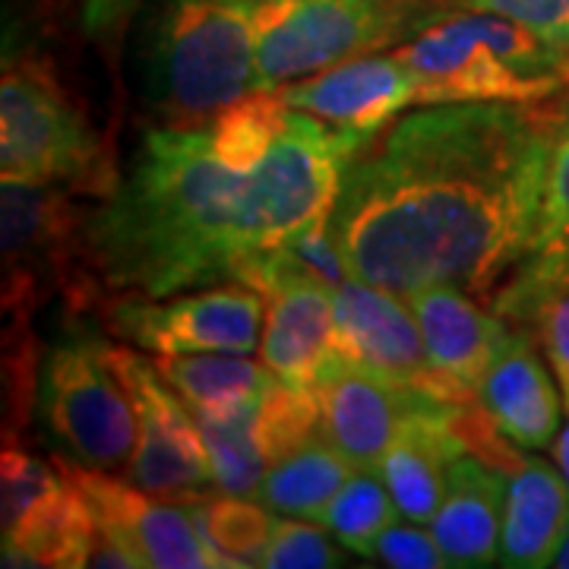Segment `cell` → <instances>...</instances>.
<instances>
[{"label":"cell","instance_id":"1","mask_svg":"<svg viewBox=\"0 0 569 569\" xmlns=\"http://www.w3.org/2000/svg\"><path fill=\"white\" fill-rule=\"evenodd\" d=\"M560 102L427 104L370 137L329 216L348 276L399 298L427 284L497 295L535 250Z\"/></svg>","mask_w":569,"mask_h":569},{"label":"cell","instance_id":"2","mask_svg":"<svg viewBox=\"0 0 569 569\" xmlns=\"http://www.w3.org/2000/svg\"><path fill=\"white\" fill-rule=\"evenodd\" d=\"M365 140L291 108L253 168L224 164L209 130L152 127L102 206L82 219V263L111 295L168 298L238 282L266 250L329 222Z\"/></svg>","mask_w":569,"mask_h":569},{"label":"cell","instance_id":"3","mask_svg":"<svg viewBox=\"0 0 569 569\" xmlns=\"http://www.w3.org/2000/svg\"><path fill=\"white\" fill-rule=\"evenodd\" d=\"M263 0H156L142 32V92L164 127H209L257 92Z\"/></svg>","mask_w":569,"mask_h":569},{"label":"cell","instance_id":"4","mask_svg":"<svg viewBox=\"0 0 569 569\" xmlns=\"http://www.w3.org/2000/svg\"><path fill=\"white\" fill-rule=\"evenodd\" d=\"M440 10L425 0H263L257 17V89L415 39Z\"/></svg>","mask_w":569,"mask_h":569},{"label":"cell","instance_id":"5","mask_svg":"<svg viewBox=\"0 0 569 569\" xmlns=\"http://www.w3.org/2000/svg\"><path fill=\"white\" fill-rule=\"evenodd\" d=\"M0 174L3 181L63 183L92 197L118 187L104 142L67 102L61 82L10 54L0 80Z\"/></svg>","mask_w":569,"mask_h":569},{"label":"cell","instance_id":"6","mask_svg":"<svg viewBox=\"0 0 569 569\" xmlns=\"http://www.w3.org/2000/svg\"><path fill=\"white\" fill-rule=\"evenodd\" d=\"M39 415L73 462L99 471H127L140 421L121 383L111 342L92 329H67L39 370Z\"/></svg>","mask_w":569,"mask_h":569},{"label":"cell","instance_id":"7","mask_svg":"<svg viewBox=\"0 0 569 569\" xmlns=\"http://www.w3.org/2000/svg\"><path fill=\"white\" fill-rule=\"evenodd\" d=\"M238 284L266 298L260 355L276 380L295 389L320 387L336 365V288L288 244L253 257Z\"/></svg>","mask_w":569,"mask_h":569},{"label":"cell","instance_id":"8","mask_svg":"<svg viewBox=\"0 0 569 569\" xmlns=\"http://www.w3.org/2000/svg\"><path fill=\"white\" fill-rule=\"evenodd\" d=\"M263 305L260 291L238 282L193 288L168 298H102L111 332L152 355H253L263 342Z\"/></svg>","mask_w":569,"mask_h":569},{"label":"cell","instance_id":"9","mask_svg":"<svg viewBox=\"0 0 569 569\" xmlns=\"http://www.w3.org/2000/svg\"><path fill=\"white\" fill-rule=\"evenodd\" d=\"M421 82V104H548L563 96L531 80L475 32L466 10L440 13L396 51Z\"/></svg>","mask_w":569,"mask_h":569},{"label":"cell","instance_id":"10","mask_svg":"<svg viewBox=\"0 0 569 569\" xmlns=\"http://www.w3.org/2000/svg\"><path fill=\"white\" fill-rule=\"evenodd\" d=\"M111 361L140 421V440L127 466V481L156 497H187L216 485L197 415L171 389L159 365L118 346H111Z\"/></svg>","mask_w":569,"mask_h":569},{"label":"cell","instance_id":"11","mask_svg":"<svg viewBox=\"0 0 569 569\" xmlns=\"http://www.w3.org/2000/svg\"><path fill=\"white\" fill-rule=\"evenodd\" d=\"M54 466L77 488L96 519L111 531L140 567L159 569H238L241 563L209 545L187 509L156 500V493L108 478V471L86 468L58 456Z\"/></svg>","mask_w":569,"mask_h":569},{"label":"cell","instance_id":"12","mask_svg":"<svg viewBox=\"0 0 569 569\" xmlns=\"http://www.w3.org/2000/svg\"><path fill=\"white\" fill-rule=\"evenodd\" d=\"M336 361L456 406L452 389L430 365L421 326L406 298L355 276L336 288Z\"/></svg>","mask_w":569,"mask_h":569},{"label":"cell","instance_id":"13","mask_svg":"<svg viewBox=\"0 0 569 569\" xmlns=\"http://www.w3.org/2000/svg\"><path fill=\"white\" fill-rule=\"evenodd\" d=\"M276 92L288 108L365 142L387 130L406 108L421 104V82L396 51L351 58L317 77L284 82Z\"/></svg>","mask_w":569,"mask_h":569},{"label":"cell","instance_id":"14","mask_svg":"<svg viewBox=\"0 0 569 569\" xmlns=\"http://www.w3.org/2000/svg\"><path fill=\"white\" fill-rule=\"evenodd\" d=\"M406 301L421 326L430 365L447 380L456 402H478L481 383L512 326L456 284H427Z\"/></svg>","mask_w":569,"mask_h":569},{"label":"cell","instance_id":"15","mask_svg":"<svg viewBox=\"0 0 569 569\" xmlns=\"http://www.w3.org/2000/svg\"><path fill=\"white\" fill-rule=\"evenodd\" d=\"M320 396V433L346 456L358 471H377L408 415L430 396L408 392L342 361L326 370L317 387Z\"/></svg>","mask_w":569,"mask_h":569},{"label":"cell","instance_id":"16","mask_svg":"<svg viewBox=\"0 0 569 569\" xmlns=\"http://www.w3.org/2000/svg\"><path fill=\"white\" fill-rule=\"evenodd\" d=\"M557 377H550L535 351L529 329H509L481 383L478 402L516 447L548 449L560 433L563 396H557Z\"/></svg>","mask_w":569,"mask_h":569},{"label":"cell","instance_id":"17","mask_svg":"<svg viewBox=\"0 0 569 569\" xmlns=\"http://www.w3.org/2000/svg\"><path fill=\"white\" fill-rule=\"evenodd\" d=\"M449 406L452 402L425 399L408 415L399 437L392 440V447L377 468L399 512L418 526L433 522L437 509L447 497L452 459L459 452H468L449 427Z\"/></svg>","mask_w":569,"mask_h":569},{"label":"cell","instance_id":"18","mask_svg":"<svg viewBox=\"0 0 569 569\" xmlns=\"http://www.w3.org/2000/svg\"><path fill=\"white\" fill-rule=\"evenodd\" d=\"M509 475L475 452H459L449 468L447 497L430 531L447 553L449 567L481 569L500 557V529Z\"/></svg>","mask_w":569,"mask_h":569},{"label":"cell","instance_id":"19","mask_svg":"<svg viewBox=\"0 0 569 569\" xmlns=\"http://www.w3.org/2000/svg\"><path fill=\"white\" fill-rule=\"evenodd\" d=\"M569 538V485L560 468L526 459L509 475L500 557L509 569L553 567Z\"/></svg>","mask_w":569,"mask_h":569},{"label":"cell","instance_id":"20","mask_svg":"<svg viewBox=\"0 0 569 569\" xmlns=\"http://www.w3.org/2000/svg\"><path fill=\"white\" fill-rule=\"evenodd\" d=\"M493 310L516 329H538L569 411V244L531 253L519 276L497 288Z\"/></svg>","mask_w":569,"mask_h":569},{"label":"cell","instance_id":"21","mask_svg":"<svg viewBox=\"0 0 569 569\" xmlns=\"http://www.w3.org/2000/svg\"><path fill=\"white\" fill-rule=\"evenodd\" d=\"M156 365L193 415H231L257 406L276 383L269 367L228 351L159 355Z\"/></svg>","mask_w":569,"mask_h":569},{"label":"cell","instance_id":"22","mask_svg":"<svg viewBox=\"0 0 569 569\" xmlns=\"http://www.w3.org/2000/svg\"><path fill=\"white\" fill-rule=\"evenodd\" d=\"M355 471L358 468L351 466L323 433H317L305 447L291 449L276 466L266 468L257 500L272 512L320 522L329 500L342 490Z\"/></svg>","mask_w":569,"mask_h":569},{"label":"cell","instance_id":"23","mask_svg":"<svg viewBox=\"0 0 569 569\" xmlns=\"http://www.w3.org/2000/svg\"><path fill=\"white\" fill-rule=\"evenodd\" d=\"M291 108L276 89H257L241 102L228 104L209 121V140L216 156L231 168H253L279 140Z\"/></svg>","mask_w":569,"mask_h":569},{"label":"cell","instance_id":"24","mask_svg":"<svg viewBox=\"0 0 569 569\" xmlns=\"http://www.w3.org/2000/svg\"><path fill=\"white\" fill-rule=\"evenodd\" d=\"M402 512L377 471H355L342 490L329 500L320 516V526L351 553L370 557L380 535L396 526Z\"/></svg>","mask_w":569,"mask_h":569},{"label":"cell","instance_id":"25","mask_svg":"<svg viewBox=\"0 0 569 569\" xmlns=\"http://www.w3.org/2000/svg\"><path fill=\"white\" fill-rule=\"evenodd\" d=\"M253 411L257 406H247L231 415H197V425L203 433L216 488L222 493L257 500L266 462L253 437Z\"/></svg>","mask_w":569,"mask_h":569},{"label":"cell","instance_id":"26","mask_svg":"<svg viewBox=\"0 0 569 569\" xmlns=\"http://www.w3.org/2000/svg\"><path fill=\"white\" fill-rule=\"evenodd\" d=\"M190 503H193L190 516L209 538V545H216L224 557L238 560L241 567L260 563L279 526V519L269 512L266 503L234 493H224L219 500H190Z\"/></svg>","mask_w":569,"mask_h":569},{"label":"cell","instance_id":"27","mask_svg":"<svg viewBox=\"0 0 569 569\" xmlns=\"http://www.w3.org/2000/svg\"><path fill=\"white\" fill-rule=\"evenodd\" d=\"M320 396L317 389H295L276 380L253 411V437L266 468L276 466L291 449L305 447L320 433Z\"/></svg>","mask_w":569,"mask_h":569},{"label":"cell","instance_id":"28","mask_svg":"<svg viewBox=\"0 0 569 569\" xmlns=\"http://www.w3.org/2000/svg\"><path fill=\"white\" fill-rule=\"evenodd\" d=\"M346 557L342 550H336L326 535L307 522H295V516L284 522L279 519L276 535L269 541V548L263 550L257 567L266 569H332L342 567Z\"/></svg>","mask_w":569,"mask_h":569},{"label":"cell","instance_id":"29","mask_svg":"<svg viewBox=\"0 0 569 569\" xmlns=\"http://www.w3.org/2000/svg\"><path fill=\"white\" fill-rule=\"evenodd\" d=\"M569 241V123L563 137L557 140L553 159L548 171V190H545V209H541V224H538V238L535 250H548V247L567 244Z\"/></svg>","mask_w":569,"mask_h":569},{"label":"cell","instance_id":"30","mask_svg":"<svg viewBox=\"0 0 569 569\" xmlns=\"http://www.w3.org/2000/svg\"><path fill=\"white\" fill-rule=\"evenodd\" d=\"M459 7L500 13L557 44H569V0H459Z\"/></svg>","mask_w":569,"mask_h":569},{"label":"cell","instance_id":"31","mask_svg":"<svg viewBox=\"0 0 569 569\" xmlns=\"http://www.w3.org/2000/svg\"><path fill=\"white\" fill-rule=\"evenodd\" d=\"M383 567L396 569H440L449 567L447 553L437 545L433 531H425L418 522L411 526H389L377 548L370 553Z\"/></svg>","mask_w":569,"mask_h":569},{"label":"cell","instance_id":"32","mask_svg":"<svg viewBox=\"0 0 569 569\" xmlns=\"http://www.w3.org/2000/svg\"><path fill=\"white\" fill-rule=\"evenodd\" d=\"M77 3H80L82 29L96 39L118 32L137 7V0H77Z\"/></svg>","mask_w":569,"mask_h":569},{"label":"cell","instance_id":"33","mask_svg":"<svg viewBox=\"0 0 569 569\" xmlns=\"http://www.w3.org/2000/svg\"><path fill=\"white\" fill-rule=\"evenodd\" d=\"M553 462L563 471V478H567L569 485V421L560 427V433H557V440H553Z\"/></svg>","mask_w":569,"mask_h":569},{"label":"cell","instance_id":"34","mask_svg":"<svg viewBox=\"0 0 569 569\" xmlns=\"http://www.w3.org/2000/svg\"><path fill=\"white\" fill-rule=\"evenodd\" d=\"M553 567L569 569V538H567V541H563V548H560V553H557V560H553Z\"/></svg>","mask_w":569,"mask_h":569}]
</instances>
